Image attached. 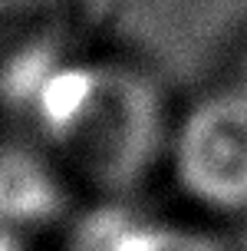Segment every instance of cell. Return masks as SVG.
<instances>
[{"label":"cell","instance_id":"cell-1","mask_svg":"<svg viewBox=\"0 0 247 251\" xmlns=\"http://www.w3.org/2000/svg\"><path fill=\"white\" fill-rule=\"evenodd\" d=\"M0 100L102 192H125L148 176L168 136L158 86L125 63L26 47L0 73Z\"/></svg>","mask_w":247,"mask_h":251},{"label":"cell","instance_id":"cell-2","mask_svg":"<svg viewBox=\"0 0 247 251\" xmlns=\"http://www.w3.org/2000/svg\"><path fill=\"white\" fill-rule=\"evenodd\" d=\"M172 172L188 199L214 215H247V93L198 100L172 129Z\"/></svg>","mask_w":247,"mask_h":251},{"label":"cell","instance_id":"cell-3","mask_svg":"<svg viewBox=\"0 0 247 251\" xmlns=\"http://www.w3.org/2000/svg\"><path fill=\"white\" fill-rule=\"evenodd\" d=\"M66 192L56 169L33 149L0 146V231L20 235L53 225L63 215Z\"/></svg>","mask_w":247,"mask_h":251},{"label":"cell","instance_id":"cell-4","mask_svg":"<svg viewBox=\"0 0 247 251\" xmlns=\"http://www.w3.org/2000/svg\"><path fill=\"white\" fill-rule=\"evenodd\" d=\"M73 251H227L204 231L152 222L125 208H99L79 222Z\"/></svg>","mask_w":247,"mask_h":251},{"label":"cell","instance_id":"cell-5","mask_svg":"<svg viewBox=\"0 0 247 251\" xmlns=\"http://www.w3.org/2000/svg\"><path fill=\"white\" fill-rule=\"evenodd\" d=\"M0 251H30V248H26V238H20V235H3L0 231Z\"/></svg>","mask_w":247,"mask_h":251},{"label":"cell","instance_id":"cell-6","mask_svg":"<svg viewBox=\"0 0 247 251\" xmlns=\"http://www.w3.org/2000/svg\"><path fill=\"white\" fill-rule=\"evenodd\" d=\"M237 86L247 93V56H244V70H241V83H237Z\"/></svg>","mask_w":247,"mask_h":251}]
</instances>
